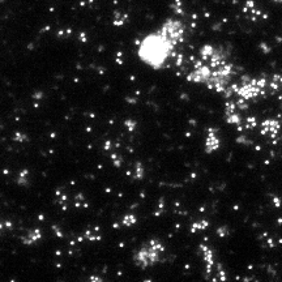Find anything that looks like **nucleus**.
Instances as JSON below:
<instances>
[{
	"label": "nucleus",
	"mask_w": 282,
	"mask_h": 282,
	"mask_svg": "<svg viewBox=\"0 0 282 282\" xmlns=\"http://www.w3.org/2000/svg\"><path fill=\"white\" fill-rule=\"evenodd\" d=\"M166 251L165 244L157 238L148 239L133 252V264L140 269H149L163 260Z\"/></svg>",
	"instance_id": "3"
},
{
	"label": "nucleus",
	"mask_w": 282,
	"mask_h": 282,
	"mask_svg": "<svg viewBox=\"0 0 282 282\" xmlns=\"http://www.w3.org/2000/svg\"><path fill=\"white\" fill-rule=\"evenodd\" d=\"M111 161L114 162L115 167H120V165H122V158H120V156H118L116 153H111Z\"/></svg>",
	"instance_id": "12"
},
{
	"label": "nucleus",
	"mask_w": 282,
	"mask_h": 282,
	"mask_svg": "<svg viewBox=\"0 0 282 282\" xmlns=\"http://www.w3.org/2000/svg\"><path fill=\"white\" fill-rule=\"evenodd\" d=\"M186 38V24L167 17L158 29L145 35L137 46V58L152 69H162Z\"/></svg>",
	"instance_id": "1"
},
{
	"label": "nucleus",
	"mask_w": 282,
	"mask_h": 282,
	"mask_svg": "<svg viewBox=\"0 0 282 282\" xmlns=\"http://www.w3.org/2000/svg\"><path fill=\"white\" fill-rule=\"evenodd\" d=\"M200 251H201V255H203L206 270H208V273H210L213 265H214V253L212 251V248L208 247L206 244H201L200 246Z\"/></svg>",
	"instance_id": "6"
},
{
	"label": "nucleus",
	"mask_w": 282,
	"mask_h": 282,
	"mask_svg": "<svg viewBox=\"0 0 282 282\" xmlns=\"http://www.w3.org/2000/svg\"><path fill=\"white\" fill-rule=\"evenodd\" d=\"M145 176V167L141 162H135L132 168V178L135 180H142Z\"/></svg>",
	"instance_id": "8"
},
{
	"label": "nucleus",
	"mask_w": 282,
	"mask_h": 282,
	"mask_svg": "<svg viewBox=\"0 0 282 282\" xmlns=\"http://www.w3.org/2000/svg\"><path fill=\"white\" fill-rule=\"evenodd\" d=\"M42 237H43L42 230L39 229V227H33V229L28 230L24 235H21L20 240H21V243H22L24 246L31 247V246L38 244L39 242L42 240Z\"/></svg>",
	"instance_id": "5"
},
{
	"label": "nucleus",
	"mask_w": 282,
	"mask_h": 282,
	"mask_svg": "<svg viewBox=\"0 0 282 282\" xmlns=\"http://www.w3.org/2000/svg\"><path fill=\"white\" fill-rule=\"evenodd\" d=\"M139 218L137 215L133 214V213H127L122 217V221H120V225H122L123 227H132L135 226L136 223H137Z\"/></svg>",
	"instance_id": "7"
},
{
	"label": "nucleus",
	"mask_w": 282,
	"mask_h": 282,
	"mask_svg": "<svg viewBox=\"0 0 282 282\" xmlns=\"http://www.w3.org/2000/svg\"><path fill=\"white\" fill-rule=\"evenodd\" d=\"M272 3H274L277 5H282V0H272Z\"/></svg>",
	"instance_id": "15"
},
{
	"label": "nucleus",
	"mask_w": 282,
	"mask_h": 282,
	"mask_svg": "<svg viewBox=\"0 0 282 282\" xmlns=\"http://www.w3.org/2000/svg\"><path fill=\"white\" fill-rule=\"evenodd\" d=\"M13 140H14V141H17V142H25V141L29 140V137H28V135H26V133H24V132H21V131H17V132L13 135Z\"/></svg>",
	"instance_id": "10"
},
{
	"label": "nucleus",
	"mask_w": 282,
	"mask_h": 282,
	"mask_svg": "<svg viewBox=\"0 0 282 282\" xmlns=\"http://www.w3.org/2000/svg\"><path fill=\"white\" fill-rule=\"evenodd\" d=\"M124 127L127 128V131L133 132V131H136V127H137V122H136L135 119H127L125 122H124Z\"/></svg>",
	"instance_id": "11"
},
{
	"label": "nucleus",
	"mask_w": 282,
	"mask_h": 282,
	"mask_svg": "<svg viewBox=\"0 0 282 282\" xmlns=\"http://www.w3.org/2000/svg\"><path fill=\"white\" fill-rule=\"evenodd\" d=\"M206 226H208V223L204 222V221H203V222H197V223H195V225L192 226V231H195V232H196V231H199V230H201V229H205Z\"/></svg>",
	"instance_id": "13"
},
{
	"label": "nucleus",
	"mask_w": 282,
	"mask_h": 282,
	"mask_svg": "<svg viewBox=\"0 0 282 282\" xmlns=\"http://www.w3.org/2000/svg\"><path fill=\"white\" fill-rule=\"evenodd\" d=\"M30 173L29 170H26V168H24V170H21L19 174H17V178H16V183L19 184V186L21 187H26L29 186V182H30Z\"/></svg>",
	"instance_id": "9"
},
{
	"label": "nucleus",
	"mask_w": 282,
	"mask_h": 282,
	"mask_svg": "<svg viewBox=\"0 0 282 282\" xmlns=\"http://www.w3.org/2000/svg\"><path fill=\"white\" fill-rule=\"evenodd\" d=\"M5 227H12V223L11 222H3L2 220H0V234H2Z\"/></svg>",
	"instance_id": "14"
},
{
	"label": "nucleus",
	"mask_w": 282,
	"mask_h": 282,
	"mask_svg": "<svg viewBox=\"0 0 282 282\" xmlns=\"http://www.w3.org/2000/svg\"><path fill=\"white\" fill-rule=\"evenodd\" d=\"M199 59L204 60L212 72L210 80L205 88L220 94H227L231 88V80L237 75V71L234 64L229 60L226 51L220 46L204 45L199 51Z\"/></svg>",
	"instance_id": "2"
},
{
	"label": "nucleus",
	"mask_w": 282,
	"mask_h": 282,
	"mask_svg": "<svg viewBox=\"0 0 282 282\" xmlns=\"http://www.w3.org/2000/svg\"><path fill=\"white\" fill-rule=\"evenodd\" d=\"M221 146V139L218 131L215 128H208L206 131V137H205V144H204V149L208 154H212V153L217 152Z\"/></svg>",
	"instance_id": "4"
}]
</instances>
